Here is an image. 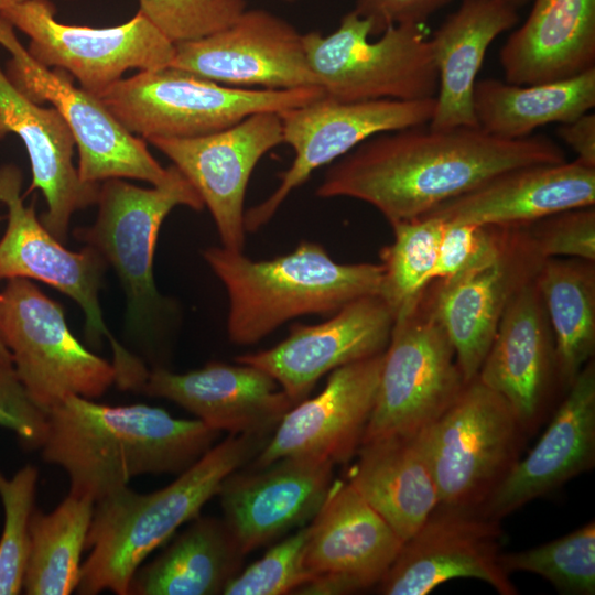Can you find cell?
<instances>
[{"instance_id":"7bdbcfd3","label":"cell","mask_w":595,"mask_h":595,"mask_svg":"<svg viewBox=\"0 0 595 595\" xmlns=\"http://www.w3.org/2000/svg\"><path fill=\"white\" fill-rule=\"evenodd\" d=\"M452 0H355L353 9L371 24L370 35L399 24L422 25Z\"/></svg>"},{"instance_id":"d6986e66","label":"cell","mask_w":595,"mask_h":595,"mask_svg":"<svg viewBox=\"0 0 595 595\" xmlns=\"http://www.w3.org/2000/svg\"><path fill=\"white\" fill-rule=\"evenodd\" d=\"M174 45L172 67L226 86L262 89L320 86L307 63L303 34L290 22L262 9L245 10L224 30Z\"/></svg>"},{"instance_id":"ee69618b","label":"cell","mask_w":595,"mask_h":595,"mask_svg":"<svg viewBox=\"0 0 595 595\" xmlns=\"http://www.w3.org/2000/svg\"><path fill=\"white\" fill-rule=\"evenodd\" d=\"M559 138L576 154V161L595 167V115L587 112L573 121L561 123Z\"/></svg>"},{"instance_id":"c3c4849f","label":"cell","mask_w":595,"mask_h":595,"mask_svg":"<svg viewBox=\"0 0 595 595\" xmlns=\"http://www.w3.org/2000/svg\"><path fill=\"white\" fill-rule=\"evenodd\" d=\"M282 1H285V2H295L296 0H282Z\"/></svg>"},{"instance_id":"cb8c5ba5","label":"cell","mask_w":595,"mask_h":595,"mask_svg":"<svg viewBox=\"0 0 595 595\" xmlns=\"http://www.w3.org/2000/svg\"><path fill=\"white\" fill-rule=\"evenodd\" d=\"M595 464V363L591 359L565 391L547 430L479 508L501 519L545 496Z\"/></svg>"},{"instance_id":"5b68a950","label":"cell","mask_w":595,"mask_h":595,"mask_svg":"<svg viewBox=\"0 0 595 595\" xmlns=\"http://www.w3.org/2000/svg\"><path fill=\"white\" fill-rule=\"evenodd\" d=\"M98 213L93 225L79 227L74 236L95 248L112 267L126 295V328L154 356L158 321L165 310L153 277L159 230L176 206L202 210L204 203L184 174L167 166L166 177L151 188L108 178L100 183Z\"/></svg>"},{"instance_id":"52a82bcc","label":"cell","mask_w":595,"mask_h":595,"mask_svg":"<svg viewBox=\"0 0 595 595\" xmlns=\"http://www.w3.org/2000/svg\"><path fill=\"white\" fill-rule=\"evenodd\" d=\"M371 24L354 10L331 34H303L309 66L327 97L340 101L434 98L439 72L431 39L399 24L370 41Z\"/></svg>"},{"instance_id":"d6a6232c","label":"cell","mask_w":595,"mask_h":595,"mask_svg":"<svg viewBox=\"0 0 595 595\" xmlns=\"http://www.w3.org/2000/svg\"><path fill=\"white\" fill-rule=\"evenodd\" d=\"M533 282L542 300L564 392L595 351V268L580 259H544Z\"/></svg>"},{"instance_id":"e0dca14e","label":"cell","mask_w":595,"mask_h":595,"mask_svg":"<svg viewBox=\"0 0 595 595\" xmlns=\"http://www.w3.org/2000/svg\"><path fill=\"white\" fill-rule=\"evenodd\" d=\"M526 226L506 227L498 255L426 290L455 350L465 382L475 379L513 294L532 281L543 263Z\"/></svg>"},{"instance_id":"484cf974","label":"cell","mask_w":595,"mask_h":595,"mask_svg":"<svg viewBox=\"0 0 595 595\" xmlns=\"http://www.w3.org/2000/svg\"><path fill=\"white\" fill-rule=\"evenodd\" d=\"M18 136L28 152L32 181L23 197L42 192L43 226L61 242L67 240L72 216L97 203L100 183L83 182L73 163L75 139L54 108L25 97L0 68V140Z\"/></svg>"},{"instance_id":"bcb514c9","label":"cell","mask_w":595,"mask_h":595,"mask_svg":"<svg viewBox=\"0 0 595 595\" xmlns=\"http://www.w3.org/2000/svg\"><path fill=\"white\" fill-rule=\"evenodd\" d=\"M511 7H513L515 9H519L521 7H523L524 4H527L530 0H500Z\"/></svg>"},{"instance_id":"836d02e7","label":"cell","mask_w":595,"mask_h":595,"mask_svg":"<svg viewBox=\"0 0 595 595\" xmlns=\"http://www.w3.org/2000/svg\"><path fill=\"white\" fill-rule=\"evenodd\" d=\"M94 508L93 498L68 493L53 511L33 510L22 593L68 595L76 591Z\"/></svg>"},{"instance_id":"277c9868","label":"cell","mask_w":595,"mask_h":595,"mask_svg":"<svg viewBox=\"0 0 595 595\" xmlns=\"http://www.w3.org/2000/svg\"><path fill=\"white\" fill-rule=\"evenodd\" d=\"M202 255L228 295V337L242 346L292 318L334 314L357 299L378 295L382 275L380 263H339L312 241L270 260H251L224 246Z\"/></svg>"},{"instance_id":"4fadbf2b","label":"cell","mask_w":595,"mask_h":595,"mask_svg":"<svg viewBox=\"0 0 595 595\" xmlns=\"http://www.w3.org/2000/svg\"><path fill=\"white\" fill-rule=\"evenodd\" d=\"M0 17L30 37L29 54L46 67L66 71L98 96L126 71L171 66L175 45L140 11L109 28L69 25L55 19L50 0L1 4Z\"/></svg>"},{"instance_id":"7a4b0ae2","label":"cell","mask_w":595,"mask_h":595,"mask_svg":"<svg viewBox=\"0 0 595 595\" xmlns=\"http://www.w3.org/2000/svg\"><path fill=\"white\" fill-rule=\"evenodd\" d=\"M44 462L63 468L69 493L95 502L144 474H181L220 432L143 403L109 405L68 396L47 412Z\"/></svg>"},{"instance_id":"44dd1931","label":"cell","mask_w":595,"mask_h":595,"mask_svg":"<svg viewBox=\"0 0 595 595\" xmlns=\"http://www.w3.org/2000/svg\"><path fill=\"white\" fill-rule=\"evenodd\" d=\"M315 325H293L272 348L236 361L271 376L296 404L327 372L386 350L394 317L379 295L357 299Z\"/></svg>"},{"instance_id":"4dcf8cb0","label":"cell","mask_w":595,"mask_h":595,"mask_svg":"<svg viewBox=\"0 0 595 595\" xmlns=\"http://www.w3.org/2000/svg\"><path fill=\"white\" fill-rule=\"evenodd\" d=\"M245 555L224 519L197 516L159 556L138 569L128 595L223 594Z\"/></svg>"},{"instance_id":"30bf717a","label":"cell","mask_w":595,"mask_h":595,"mask_svg":"<svg viewBox=\"0 0 595 595\" xmlns=\"http://www.w3.org/2000/svg\"><path fill=\"white\" fill-rule=\"evenodd\" d=\"M0 338L29 397L46 414L68 396L98 398L117 380L113 364L88 350L62 305L29 279H9L0 291Z\"/></svg>"},{"instance_id":"7dc6e473","label":"cell","mask_w":595,"mask_h":595,"mask_svg":"<svg viewBox=\"0 0 595 595\" xmlns=\"http://www.w3.org/2000/svg\"><path fill=\"white\" fill-rule=\"evenodd\" d=\"M25 1H30V0H0V6L1 4L20 3V2H25Z\"/></svg>"},{"instance_id":"ffe728a7","label":"cell","mask_w":595,"mask_h":595,"mask_svg":"<svg viewBox=\"0 0 595 595\" xmlns=\"http://www.w3.org/2000/svg\"><path fill=\"white\" fill-rule=\"evenodd\" d=\"M383 353L331 371L318 394L305 398L283 415L266 445L250 461V468L288 456L333 464L351 459L376 402Z\"/></svg>"},{"instance_id":"8992f818","label":"cell","mask_w":595,"mask_h":595,"mask_svg":"<svg viewBox=\"0 0 595 595\" xmlns=\"http://www.w3.org/2000/svg\"><path fill=\"white\" fill-rule=\"evenodd\" d=\"M324 95L321 86L231 87L169 66L121 78L96 97L130 133L149 140L210 134L251 115L280 113Z\"/></svg>"},{"instance_id":"5bb4252c","label":"cell","mask_w":595,"mask_h":595,"mask_svg":"<svg viewBox=\"0 0 595 595\" xmlns=\"http://www.w3.org/2000/svg\"><path fill=\"white\" fill-rule=\"evenodd\" d=\"M434 108L435 97L340 101L324 95L280 112L283 143L293 149L294 159L281 173L275 191L245 212L246 231H257L267 225L292 191L315 170L338 160L372 136L429 123Z\"/></svg>"},{"instance_id":"8d00e7d4","label":"cell","mask_w":595,"mask_h":595,"mask_svg":"<svg viewBox=\"0 0 595 595\" xmlns=\"http://www.w3.org/2000/svg\"><path fill=\"white\" fill-rule=\"evenodd\" d=\"M36 466L26 464L8 477L0 470L3 527L0 537V595H18L30 553V522L35 509Z\"/></svg>"},{"instance_id":"f6af8a7d","label":"cell","mask_w":595,"mask_h":595,"mask_svg":"<svg viewBox=\"0 0 595 595\" xmlns=\"http://www.w3.org/2000/svg\"><path fill=\"white\" fill-rule=\"evenodd\" d=\"M1 220V216H0ZM0 364L12 366L11 354L0 338Z\"/></svg>"},{"instance_id":"f35d334b","label":"cell","mask_w":595,"mask_h":595,"mask_svg":"<svg viewBox=\"0 0 595 595\" xmlns=\"http://www.w3.org/2000/svg\"><path fill=\"white\" fill-rule=\"evenodd\" d=\"M139 11L173 44L201 40L234 23L245 0H138Z\"/></svg>"},{"instance_id":"4316f807","label":"cell","mask_w":595,"mask_h":595,"mask_svg":"<svg viewBox=\"0 0 595 595\" xmlns=\"http://www.w3.org/2000/svg\"><path fill=\"white\" fill-rule=\"evenodd\" d=\"M594 204L595 167L574 160L506 171L423 216L444 223L521 227Z\"/></svg>"},{"instance_id":"f1b7e54d","label":"cell","mask_w":595,"mask_h":595,"mask_svg":"<svg viewBox=\"0 0 595 595\" xmlns=\"http://www.w3.org/2000/svg\"><path fill=\"white\" fill-rule=\"evenodd\" d=\"M347 480L404 542L440 504L423 431L361 443Z\"/></svg>"},{"instance_id":"6da1fadb","label":"cell","mask_w":595,"mask_h":595,"mask_svg":"<svg viewBox=\"0 0 595 595\" xmlns=\"http://www.w3.org/2000/svg\"><path fill=\"white\" fill-rule=\"evenodd\" d=\"M566 161L552 139H501L478 127L420 125L381 132L334 161L316 196L350 197L393 225L419 218L506 171Z\"/></svg>"},{"instance_id":"ab89813d","label":"cell","mask_w":595,"mask_h":595,"mask_svg":"<svg viewBox=\"0 0 595 595\" xmlns=\"http://www.w3.org/2000/svg\"><path fill=\"white\" fill-rule=\"evenodd\" d=\"M505 235L506 227L443 221L433 281L452 279L494 259Z\"/></svg>"},{"instance_id":"1f68e13d","label":"cell","mask_w":595,"mask_h":595,"mask_svg":"<svg viewBox=\"0 0 595 595\" xmlns=\"http://www.w3.org/2000/svg\"><path fill=\"white\" fill-rule=\"evenodd\" d=\"M595 106V67L556 82L516 85L477 80L473 107L479 129L501 139H522L549 123H565Z\"/></svg>"},{"instance_id":"8fae6325","label":"cell","mask_w":595,"mask_h":595,"mask_svg":"<svg viewBox=\"0 0 595 595\" xmlns=\"http://www.w3.org/2000/svg\"><path fill=\"white\" fill-rule=\"evenodd\" d=\"M423 435L440 504L480 508L520 458L527 433L506 399L476 377Z\"/></svg>"},{"instance_id":"2e32d148","label":"cell","mask_w":595,"mask_h":595,"mask_svg":"<svg viewBox=\"0 0 595 595\" xmlns=\"http://www.w3.org/2000/svg\"><path fill=\"white\" fill-rule=\"evenodd\" d=\"M147 141L165 154L194 186L213 216L221 246L244 251L247 185L260 159L283 143L279 113H255L202 137Z\"/></svg>"},{"instance_id":"d590c367","label":"cell","mask_w":595,"mask_h":595,"mask_svg":"<svg viewBox=\"0 0 595 595\" xmlns=\"http://www.w3.org/2000/svg\"><path fill=\"white\" fill-rule=\"evenodd\" d=\"M509 574L523 571L542 576L565 595L595 594V522L548 543L518 552L501 553Z\"/></svg>"},{"instance_id":"603a6c76","label":"cell","mask_w":595,"mask_h":595,"mask_svg":"<svg viewBox=\"0 0 595 595\" xmlns=\"http://www.w3.org/2000/svg\"><path fill=\"white\" fill-rule=\"evenodd\" d=\"M140 391L170 400L210 429L229 434H271L295 404L263 370L220 361L183 374L155 367Z\"/></svg>"},{"instance_id":"7c38bea8","label":"cell","mask_w":595,"mask_h":595,"mask_svg":"<svg viewBox=\"0 0 595 595\" xmlns=\"http://www.w3.org/2000/svg\"><path fill=\"white\" fill-rule=\"evenodd\" d=\"M0 45L10 53L6 75L15 88L35 104L50 102L67 123L83 182L133 178L158 185L166 177L167 167L153 158L144 139L130 133L96 96L77 88L66 71L36 62L1 17Z\"/></svg>"},{"instance_id":"9a60e30c","label":"cell","mask_w":595,"mask_h":595,"mask_svg":"<svg viewBox=\"0 0 595 595\" xmlns=\"http://www.w3.org/2000/svg\"><path fill=\"white\" fill-rule=\"evenodd\" d=\"M500 519L479 508L439 504L420 529L403 542L380 580L385 595H426L454 578H477L500 595H517L500 564Z\"/></svg>"},{"instance_id":"7402d4cb","label":"cell","mask_w":595,"mask_h":595,"mask_svg":"<svg viewBox=\"0 0 595 595\" xmlns=\"http://www.w3.org/2000/svg\"><path fill=\"white\" fill-rule=\"evenodd\" d=\"M328 461L288 456L234 472L218 491L224 520L245 554L311 522L333 484Z\"/></svg>"},{"instance_id":"ba28073f","label":"cell","mask_w":595,"mask_h":595,"mask_svg":"<svg viewBox=\"0 0 595 595\" xmlns=\"http://www.w3.org/2000/svg\"><path fill=\"white\" fill-rule=\"evenodd\" d=\"M22 173L13 164L0 166V203L8 210L7 228L0 239V280L23 278L41 281L76 302L85 315V334L90 344L102 338L110 344L116 383L138 389L149 370L143 360L112 335L98 300L108 263L93 247L68 250L41 223L34 205H24Z\"/></svg>"},{"instance_id":"ac0fdd59","label":"cell","mask_w":595,"mask_h":595,"mask_svg":"<svg viewBox=\"0 0 595 595\" xmlns=\"http://www.w3.org/2000/svg\"><path fill=\"white\" fill-rule=\"evenodd\" d=\"M304 564L311 581L296 594H350L377 585L403 541L347 480L332 484L309 523Z\"/></svg>"},{"instance_id":"f546056e","label":"cell","mask_w":595,"mask_h":595,"mask_svg":"<svg viewBox=\"0 0 595 595\" xmlns=\"http://www.w3.org/2000/svg\"><path fill=\"white\" fill-rule=\"evenodd\" d=\"M517 22V9L500 0H463L445 19L431 39L439 88L429 127H478L473 107L477 74L489 45Z\"/></svg>"},{"instance_id":"83f0119b","label":"cell","mask_w":595,"mask_h":595,"mask_svg":"<svg viewBox=\"0 0 595 595\" xmlns=\"http://www.w3.org/2000/svg\"><path fill=\"white\" fill-rule=\"evenodd\" d=\"M506 82L533 85L595 67V0H533L500 50Z\"/></svg>"},{"instance_id":"e575fe53","label":"cell","mask_w":595,"mask_h":595,"mask_svg":"<svg viewBox=\"0 0 595 595\" xmlns=\"http://www.w3.org/2000/svg\"><path fill=\"white\" fill-rule=\"evenodd\" d=\"M391 227L393 240L380 251L378 295L396 317L414 304L433 281L443 221L423 216Z\"/></svg>"},{"instance_id":"60d3db41","label":"cell","mask_w":595,"mask_h":595,"mask_svg":"<svg viewBox=\"0 0 595 595\" xmlns=\"http://www.w3.org/2000/svg\"><path fill=\"white\" fill-rule=\"evenodd\" d=\"M540 255L595 261V208L555 213L526 226Z\"/></svg>"},{"instance_id":"d4e9b609","label":"cell","mask_w":595,"mask_h":595,"mask_svg":"<svg viewBox=\"0 0 595 595\" xmlns=\"http://www.w3.org/2000/svg\"><path fill=\"white\" fill-rule=\"evenodd\" d=\"M477 378L506 399L527 434L539 426L558 376L552 332L533 280L507 304Z\"/></svg>"},{"instance_id":"b9f144b4","label":"cell","mask_w":595,"mask_h":595,"mask_svg":"<svg viewBox=\"0 0 595 595\" xmlns=\"http://www.w3.org/2000/svg\"><path fill=\"white\" fill-rule=\"evenodd\" d=\"M0 426L13 432L22 446L41 448L47 415L29 397L13 366L0 364Z\"/></svg>"},{"instance_id":"9c48e42d","label":"cell","mask_w":595,"mask_h":595,"mask_svg":"<svg viewBox=\"0 0 595 595\" xmlns=\"http://www.w3.org/2000/svg\"><path fill=\"white\" fill-rule=\"evenodd\" d=\"M426 288L414 304L394 317L361 443L424 431L466 385Z\"/></svg>"},{"instance_id":"3957f363","label":"cell","mask_w":595,"mask_h":595,"mask_svg":"<svg viewBox=\"0 0 595 595\" xmlns=\"http://www.w3.org/2000/svg\"><path fill=\"white\" fill-rule=\"evenodd\" d=\"M271 434H229L166 487L141 494L128 486L95 502L76 593L128 595L143 561L182 524L199 516L230 474L249 463Z\"/></svg>"},{"instance_id":"74e56055","label":"cell","mask_w":595,"mask_h":595,"mask_svg":"<svg viewBox=\"0 0 595 595\" xmlns=\"http://www.w3.org/2000/svg\"><path fill=\"white\" fill-rule=\"evenodd\" d=\"M310 526L271 547L259 560L238 572L223 591L225 595H283L311 581L304 564Z\"/></svg>"}]
</instances>
